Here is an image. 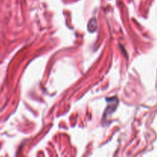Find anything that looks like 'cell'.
Segmentation results:
<instances>
[]
</instances>
